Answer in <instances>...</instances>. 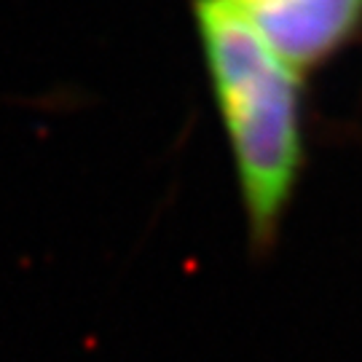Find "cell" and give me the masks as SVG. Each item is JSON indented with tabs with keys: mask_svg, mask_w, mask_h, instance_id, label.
<instances>
[{
	"mask_svg": "<svg viewBox=\"0 0 362 362\" xmlns=\"http://www.w3.org/2000/svg\"><path fill=\"white\" fill-rule=\"evenodd\" d=\"M196 27L239 182L250 247L266 255L303 172L300 83L233 0H196Z\"/></svg>",
	"mask_w": 362,
	"mask_h": 362,
	"instance_id": "6da1fadb",
	"label": "cell"
},
{
	"mask_svg": "<svg viewBox=\"0 0 362 362\" xmlns=\"http://www.w3.org/2000/svg\"><path fill=\"white\" fill-rule=\"evenodd\" d=\"M296 73L327 62L362 27V0H233Z\"/></svg>",
	"mask_w": 362,
	"mask_h": 362,
	"instance_id": "7a4b0ae2",
	"label": "cell"
}]
</instances>
